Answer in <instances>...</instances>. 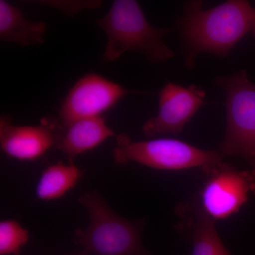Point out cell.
Masks as SVG:
<instances>
[{
  "label": "cell",
  "mask_w": 255,
  "mask_h": 255,
  "mask_svg": "<svg viewBox=\"0 0 255 255\" xmlns=\"http://www.w3.org/2000/svg\"><path fill=\"white\" fill-rule=\"evenodd\" d=\"M203 5L199 0L187 1L177 20L189 69L201 53L225 58L248 33L255 37V7L249 1L229 0L208 9Z\"/></svg>",
  "instance_id": "cell-1"
},
{
  "label": "cell",
  "mask_w": 255,
  "mask_h": 255,
  "mask_svg": "<svg viewBox=\"0 0 255 255\" xmlns=\"http://www.w3.org/2000/svg\"><path fill=\"white\" fill-rule=\"evenodd\" d=\"M97 24L108 37L104 53L105 62H113L131 50L140 52L153 63L174 57V52L162 41L169 28L150 25L135 0H116L107 15L97 20Z\"/></svg>",
  "instance_id": "cell-2"
},
{
  "label": "cell",
  "mask_w": 255,
  "mask_h": 255,
  "mask_svg": "<svg viewBox=\"0 0 255 255\" xmlns=\"http://www.w3.org/2000/svg\"><path fill=\"white\" fill-rule=\"evenodd\" d=\"M78 202L88 213L89 224L74 233L77 245L95 255H152L141 241L145 220L121 217L96 191L85 193Z\"/></svg>",
  "instance_id": "cell-3"
},
{
  "label": "cell",
  "mask_w": 255,
  "mask_h": 255,
  "mask_svg": "<svg viewBox=\"0 0 255 255\" xmlns=\"http://www.w3.org/2000/svg\"><path fill=\"white\" fill-rule=\"evenodd\" d=\"M224 157L220 150H202L176 139L132 141L124 134L117 136L113 151L114 162L120 165L132 162L159 170L201 168L206 176L223 162Z\"/></svg>",
  "instance_id": "cell-4"
},
{
  "label": "cell",
  "mask_w": 255,
  "mask_h": 255,
  "mask_svg": "<svg viewBox=\"0 0 255 255\" xmlns=\"http://www.w3.org/2000/svg\"><path fill=\"white\" fill-rule=\"evenodd\" d=\"M215 84L226 97L227 127L220 151L240 156L255 169V84L245 70L216 77Z\"/></svg>",
  "instance_id": "cell-5"
},
{
  "label": "cell",
  "mask_w": 255,
  "mask_h": 255,
  "mask_svg": "<svg viewBox=\"0 0 255 255\" xmlns=\"http://www.w3.org/2000/svg\"><path fill=\"white\" fill-rule=\"evenodd\" d=\"M251 194H255V169L238 170L223 161L206 176L198 196L190 201L217 222L238 214Z\"/></svg>",
  "instance_id": "cell-6"
},
{
  "label": "cell",
  "mask_w": 255,
  "mask_h": 255,
  "mask_svg": "<svg viewBox=\"0 0 255 255\" xmlns=\"http://www.w3.org/2000/svg\"><path fill=\"white\" fill-rule=\"evenodd\" d=\"M128 93L119 84L96 73L80 78L70 89L60 110V124L95 118L117 105Z\"/></svg>",
  "instance_id": "cell-7"
},
{
  "label": "cell",
  "mask_w": 255,
  "mask_h": 255,
  "mask_svg": "<svg viewBox=\"0 0 255 255\" xmlns=\"http://www.w3.org/2000/svg\"><path fill=\"white\" fill-rule=\"evenodd\" d=\"M205 92L195 85L185 87L168 82L159 92V112L144 124L145 136L181 133L203 105Z\"/></svg>",
  "instance_id": "cell-8"
},
{
  "label": "cell",
  "mask_w": 255,
  "mask_h": 255,
  "mask_svg": "<svg viewBox=\"0 0 255 255\" xmlns=\"http://www.w3.org/2000/svg\"><path fill=\"white\" fill-rule=\"evenodd\" d=\"M56 121L45 120L40 125L15 126L9 117L1 116L0 120V147L8 157L20 161L39 159L54 147Z\"/></svg>",
  "instance_id": "cell-9"
},
{
  "label": "cell",
  "mask_w": 255,
  "mask_h": 255,
  "mask_svg": "<svg viewBox=\"0 0 255 255\" xmlns=\"http://www.w3.org/2000/svg\"><path fill=\"white\" fill-rule=\"evenodd\" d=\"M114 135L102 117L81 119L66 125L58 124L54 147L73 163L76 156L93 150Z\"/></svg>",
  "instance_id": "cell-10"
},
{
  "label": "cell",
  "mask_w": 255,
  "mask_h": 255,
  "mask_svg": "<svg viewBox=\"0 0 255 255\" xmlns=\"http://www.w3.org/2000/svg\"><path fill=\"white\" fill-rule=\"evenodd\" d=\"M177 214L182 219V229L190 236L191 255H233L223 244L216 230V222L191 201L179 204Z\"/></svg>",
  "instance_id": "cell-11"
},
{
  "label": "cell",
  "mask_w": 255,
  "mask_h": 255,
  "mask_svg": "<svg viewBox=\"0 0 255 255\" xmlns=\"http://www.w3.org/2000/svg\"><path fill=\"white\" fill-rule=\"evenodd\" d=\"M46 24L42 21L31 22L22 13L4 0L0 1V40L18 43L23 46L44 43Z\"/></svg>",
  "instance_id": "cell-12"
},
{
  "label": "cell",
  "mask_w": 255,
  "mask_h": 255,
  "mask_svg": "<svg viewBox=\"0 0 255 255\" xmlns=\"http://www.w3.org/2000/svg\"><path fill=\"white\" fill-rule=\"evenodd\" d=\"M83 174L82 169L73 163L59 162L48 166L37 183L36 197L44 201L59 199L76 187Z\"/></svg>",
  "instance_id": "cell-13"
},
{
  "label": "cell",
  "mask_w": 255,
  "mask_h": 255,
  "mask_svg": "<svg viewBox=\"0 0 255 255\" xmlns=\"http://www.w3.org/2000/svg\"><path fill=\"white\" fill-rule=\"evenodd\" d=\"M29 233L15 220L0 223V255H19L27 244Z\"/></svg>",
  "instance_id": "cell-14"
},
{
  "label": "cell",
  "mask_w": 255,
  "mask_h": 255,
  "mask_svg": "<svg viewBox=\"0 0 255 255\" xmlns=\"http://www.w3.org/2000/svg\"><path fill=\"white\" fill-rule=\"evenodd\" d=\"M73 255H87L85 254V253H78V254Z\"/></svg>",
  "instance_id": "cell-15"
}]
</instances>
